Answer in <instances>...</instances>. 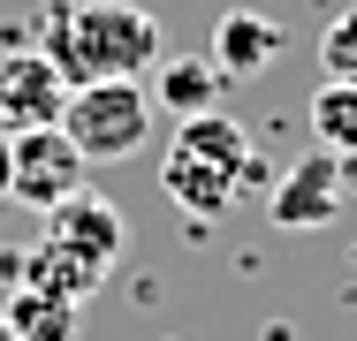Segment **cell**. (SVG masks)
<instances>
[{
    "label": "cell",
    "instance_id": "obj_1",
    "mask_svg": "<svg viewBox=\"0 0 357 341\" xmlns=\"http://www.w3.org/2000/svg\"><path fill=\"white\" fill-rule=\"evenodd\" d=\"M38 54L69 84H99V76H152L167 61V38L160 15L137 0H54L38 15Z\"/></svg>",
    "mask_w": 357,
    "mask_h": 341
},
{
    "label": "cell",
    "instance_id": "obj_2",
    "mask_svg": "<svg viewBox=\"0 0 357 341\" xmlns=\"http://www.w3.org/2000/svg\"><path fill=\"white\" fill-rule=\"evenodd\" d=\"M259 182H266V159L251 152V129H243V122H228L220 106L190 114V122H175L167 159H160V190L183 205L198 228L220 220L228 205L243 198V190H259Z\"/></svg>",
    "mask_w": 357,
    "mask_h": 341
},
{
    "label": "cell",
    "instance_id": "obj_3",
    "mask_svg": "<svg viewBox=\"0 0 357 341\" xmlns=\"http://www.w3.org/2000/svg\"><path fill=\"white\" fill-rule=\"evenodd\" d=\"M152 84L144 76H99V84H69V106H61V129L69 144L107 167V159H137L152 144Z\"/></svg>",
    "mask_w": 357,
    "mask_h": 341
},
{
    "label": "cell",
    "instance_id": "obj_4",
    "mask_svg": "<svg viewBox=\"0 0 357 341\" xmlns=\"http://www.w3.org/2000/svg\"><path fill=\"white\" fill-rule=\"evenodd\" d=\"M84 152L69 144L61 122H46V129H8V198L31 205V212H46V205H61L69 190H84Z\"/></svg>",
    "mask_w": 357,
    "mask_h": 341
},
{
    "label": "cell",
    "instance_id": "obj_5",
    "mask_svg": "<svg viewBox=\"0 0 357 341\" xmlns=\"http://www.w3.org/2000/svg\"><path fill=\"white\" fill-rule=\"evenodd\" d=\"M46 243H61L69 258H84L91 273H114L130 251V220L114 212V198L99 190H69L61 205H46Z\"/></svg>",
    "mask_w": 357,
    "mask_h": 341
},
{
    "label": "cell",
    "instance_id": "obj_6",
    "mask_svg": "<svg viewBox=\"0 0 357 341\" xmlns=\"http://www.w3.org/2000/svg\"><path fill=\"white\" fill-rule=\"evenodd\" d=\"M342 198H350V182H342V159L327 152V144H312L296 167H289L282 182H274V198H266V212H274V228H327L335 212H342Z\"/></svg>",
    "mask_w": 357,
    "mask_h": 341
},
{
    "label": "cell",
    "instance_id": "obj_7",
    "mask_svg": "<svg viewBox=\"0 0 357 341\" xmlns=\"http://www.w3.org/2000/svg\"><path fill=\"white\" fill-rule=\"evenodd\" d=\"M61 106H69V76L38 46L0 54V129H46V122H61Z\"/></svg>",
    "mask_w": 357,
    "mask_h": 341
},
{
    "label": "cell",
    "instance_id": "obj_8",
    "mask_svg": "<svg viewBox=\"0 0 357 341\" xmlns=\"http://www.w3.org/2000/svg\"><path fill=\"white\" fill-rule=\"evenodd\" d=\"M282 54H289V31L266 8H228L213 23V54H206V61H213L228 84H251V76H266Z\"/></svg>",
    "mask_w": 357,
    "mask_h": 341
},
{
    "label": "cell",
    "instance_id": "obj_9",
    "mask_svg": "<svg viewBox=\"0 0 357 341\" xmlns=\"http://www.w3.org/2000/svg\"><path fill=\"white\" fill-rule=\"evenodd\" d=\"M220 76L206 54H175V61L152 68V106H167L175 122H190V114H206V106H220Z\"/></svg>",
    "mask_w": 357,
    "mask_h": 341
},
{
    "label": "cell",
    "instance_id": "obj_10",
    "mask_svg": "<svg viewBox=\"0 0 357 341\" xmlns=\"http://www.w3.org/2000/svg\"><path fill=\"white\" fill-rule=\"evenodd\" d=\"M15 280H23V288L61 296V303H76V311L107 288V273H91L84 258H69V251H61V243H46V235H38V251H23V273H15Z\"/></svg>",
    "mask_w": 357,
    "mask_h": 341
},
{
    "label": "cell",
    "instance_id": "obj_11",
    "mask_svg": "<svg viewBox=\"0 0 357 341\" xmlns=\"http://www.w3.org/2000/svg\"><path fill=\"white\" fill-rule=\"evenodd\" d=\"M0 319L15 326V341H76V303L61 296H46V288H8V303H0Z\"/></svg>",
    "mask_w": 357,
    "mask_h": 341
},
{
    "label": "cell",
    "instance_id": "obj_12",
    "mask_svg": "<svg viewBox=\"0 0 357 341\" xmlns=\"http://www.w3.org/2000/svg\"><path fill=\"white\" fill-rule=\"evenodd\" d=\"M304 122H312V136L335 152V159H357V84H319L312 91V106H304Z\"/></svg>",
    "mask_w": 357,
    "mask_h": 341
},
{
    "label": "cell",
    "instance_id": "obj_13",
    "mask_svg": "<svg viewBox=\"0 0 357 341\" xmlns=\"http://www.w3.org/2000/svg\"><path fill=\"white\" fill-rule=\"evenodd\" d=\"M319 68H327L335 84H357V0L319 31Z\"/></svg>",
    "mask_w": 357,
    "mask_h": 341
},
{
    "label": "cell",
    "instance_id": "obj_14",
    "mask_svg": "<svg viewBox=\"0 0 357 341\" xmlns=\"http://www.w3.org/2000/svg\"><path fill=\"white\" fill-rule=\"evenodd\" d=\"M0 205H15L8 198V136H0Z\"/></svg>",
    "mask_w": 357,
    "mask_h": 341
},
{
    "label": "cell",
    "instance_id": "obj_15",
    "mask_svg": "<svg viewBox=\"0 0 357 341\" xmlns=\"http://www.w3.org/2000/svg\"><path fill=\"white\" fill-rule=\"evenodd\" d=\"M0 341H15V326H8V319H0Z\"/></svg>",
    "mask_w": 357,
    "mask_h": 341
},
{
    "label": "cell",
    "instance_id": "obj_16",
    "mask_svg": "<svg viewBox=\"0 0 357 341\" xmlns=\"http://www.w3.org/2000/svg\"><path fill=\"white\" fill-rule=\"evenodd\" d=\"M0 136H8V129H0Z\"/></svg>",
    "mask_w": 357,
    "mask_h": 341
}]
</instances>
